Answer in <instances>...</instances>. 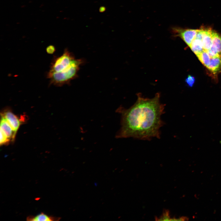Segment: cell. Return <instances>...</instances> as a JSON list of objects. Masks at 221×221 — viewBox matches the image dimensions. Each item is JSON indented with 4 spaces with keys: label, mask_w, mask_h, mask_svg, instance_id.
I'll return each mask as SVG.
<instances>
[{
    "label": "cell",
    "mask_w": 221,
    "mask_h": 221,
    "mask_svg": "<svg viewBox=\"0 0 221 221\" xmlns=\"http://www.w3.org/2000/svg\"><path fill=\"white\" fill-rule=\"evenodd\" d=\"M195 79L194 76L188 75L185 79V82L187 85L192 87L194 85Z\"/></svg>",
    "instance_id": "obj_15"
},
{
    "label": "cell",
    "mask_w": 221,
    "mask_h": 221,
    "mask_svg": "<svg viewBox=\"0 0 221 221\" xmlns=\"http://www.w3.org/2000/svg\"><path fill=\"white\" fill-rule=\"evenodd\" d=\"M105 10V8L102 7L100 8L99 10H100V11L101 12L104 11V10Z\"/></svg>",
    "instance_id": "obj_18"
},
{
    "label": "cell",
    "mask_w": 221,
    "mask_h": 221,
    "mask_svg": "<svg viewBox=\"0 0 221 221\" xmlns=\"http://www.w3.org/2000/svg\"><path fill=\"white\" fill-rule=\"evenodd\" d=\"M61 219L60 218L49 216L43 213H41L35 216H29L27 218V221H59Z\"/></svg>",
    "instance_id": "obj_8"
},
{
    "label": "cell",
    "mask_w": 221,
    "mask_h": 221,
    "mask_svg": "<svg viewBox=\"0 0 221 221\" xmlns=\"http://www.w3.org/2000/svg\"><path fill=\"white\" fill-rule=\"evenodd\" d=\"M137 96L136 102L130 107H120L117 110L121 114V126L116 138L145 140L159 138L160 129L165 124L161 116L165 107L160 102V93L151 99L144 97L140 93Z\"/></svg>",
    "instance_id": "obj_1"
},
{
    "label": "cell",
    "mask_w": 221,
    "mask_h": 221,
    "mask_svg": "<svg viewBox=\"0 0 221 221\" xmlns=\"http://www.w3.org/2000/svg\"><path fill=\"white\" fill-rule=\"evenodd\" d=\"M0 129L5 133L7 137L11 140H14L16 133L13 131L9 123L6 120L1 117Z\"/></svg>",
    "instance_id": "obj_5"
},
{
    "label": "cell",
    "mask_w": 221,
    "mask_h": 221,
    "mask_svg": "<svg viewBox=\"0 0 221 221\" xmlns=\"http://www.w3.org/2000/svg\"><path fill=\"white\" fill-rule=\"evenodd\" d=\"M207 52L211 58L220 56L218 54L217 48L212 44L210 48L207 51Z\"/></svg>",
    "instance_id": "obj_14"
},
{
    "label": "cell",
    "mask_w": 221,
    "mask_h": 221,
    "mask_svg": "<svg viewBox=\"0 0 221 221\" xmlns=\"http://www.w3.org/2000/svg\"><path fill=\"white\" fill-rule=\"evenodd\" d=\"M188 219L186 217L182 216L178 218L175 217L171 218L170 221H185L188 220Z\"/></svg>",
    "instance_id": "obj_17"
},
{
    "label": "cell",
    "mask_w": 221,
    "mask_h": 221,
    "mask_svg": "<svg viewBox=\"0 0 221 221\" xmlns=\"http://www.w3.org/2000/svg\"><path fill=\"white\" fill-rule=\"evenodd\" d=\"M171 219L169 211L167 210H165L160 217L155 218L156 220L157 221H170Z\"/></svg>",
    "instance_id": "obj_12"
},
{
    "label": "cell",
    "mask_w": 221,
    "mask_h": 221,
    "mask_svg": "<svg viewBox=\"0 0 221 221\" xmlns=\"http://www.w3.org/2000/svg\"><path fill=\"white\" fill-rule=\"evenodd\" d=\"M198 29H185L177 27L172 28V32L175 37H180L189 46L194 39Z\"/></svg>",
    "instance_id": "obj_3"
},
{
    "label": "cell",
    "mask_w": 221,
    "mask_h": 221,
    "mask_svg": "<svg viewBox=\"0 0 221 221\" xmlns=\"http://www.w3.org/2000/svg\"><path fill=\"white\" fill-rule=\"evenodd\" d=\"M1 116L6 120L16 134L21 123L19 118L10 110H5L1 113Z\"/></svg>",
    "instance_id": "obj_4"
},
{
    "label": "cell",
    "mask_w": 221,
    "mask_h": 221,
    "mask_svg": "<svg viewBox=\"0 0 221 221\" xmlns=\"http://www.w3.org/2000/svg\"><path fill=\"white\" fill-rule=\"evenodd\" d=\"M202 39L203 38H199L195 37L189 46L196 56L204 50L203 47Z\"/></svg>",
    "instance_id": "obj_9"
},
{
    "label": "cell",
    "mask_w": 221,
    "mask_h": 221,
    "mask_svg": "<svg viewBox=\"0 0 221 221\" xmlns=\"http://www.w3.org/2000/svg\"><path fill=\"white\" fill-rule=\"evenodd\" d=\"M196 56L201 63L207 68L210 63L211 57L207 51L203 50Z\"/></svg>",
    "instance_id": "obj_11"
},
{
    "label": "cell",
    "mask_w": 221,
    "mask_h": 221,
    "mask_svg": "<svg viewBox=\"0 0 221 221\" xmlns=\"http://www.w3.org/2000/svg\"><path fill=\"white\" fill-rule=\"evenodd\" d=\"M10 141V140L7 137L5 133L0 129V145H3L7 144Z\"/></svg>",
    "instance_id": "obj_13"
},
{
    "label": "cell",
    "mask_w": 221,
    "mask_h": 221,
    "mask_svg": "<svg viewBox=\"0 0 221 221\" xmlns=\"http://www.w3.org/2000/svg\"><path fill=\"white\" fill-rule=\"evenodd\" d=\"M212 44L217 48L219 55L221 56V36L212 30Z\"/></svg>",
    "instance_id": "obj_10"
},
{
    "label": "cell",
    "mask_w": 221,
    "mask_h": 221,
    "mask_svg": "<svg viewBox=\"0 0 221 221\" xmlns=\"http://www.w3.org/2000/svg\"><path fill=\"white\" fill-rule=\"evenodd\" d=\"M207 68L214 74L218 72L221 69V56L211 58L209 65Z\"/></svg>",
    "instance_id": "obj_7"
},
{
    "label": "cell",
    "mask_w": 221,
    "mask_h": 221,
    "mask_svg": "<svg viewBox=\"0 0 221 221\" xmlns=\"http://www.w3.org/2000/svg\"><path fill=\"white\" fill-rule=\"evenodd\" d=\"M212 30L210 28L204 27L202 44L204 50L206 51L210 48L212 45Z\"/></svg>",
    "instance_id": "obj_6"
},
{
    "label": "cell",
    "mask_w": 221,
    "mask_h": 221,
    "mask_svg": "<svg viewBox=\"0 0 221 221\" xmlns=\"http://www.w3.org/2000/svg\"><path fill=\"white\" fill-rule=\"evenodd\" d=\"M83 62L65 49L61 55L54 58L52 62L47 74L50 84L60 86L68 83L76 78Z\"/></svg>",
    "instance_id": "obj_2"
},
{
    "label": "cell",
    "mask_w": 221,
    "mask_h": 221,
    "mask_svg": "<svg viewBox=\"0 0 221 221\" xmlns=\"http://www.w3.org/2000/svg\"><path fill=\"white\" fill-rule=\"evenodd\" d=\"M55 47L53 45H50L48 46L46 48L47 52L49 54H52L55 52Z\"/></svg>",
    "instance_id": "obj_16"
}]
</instances>
